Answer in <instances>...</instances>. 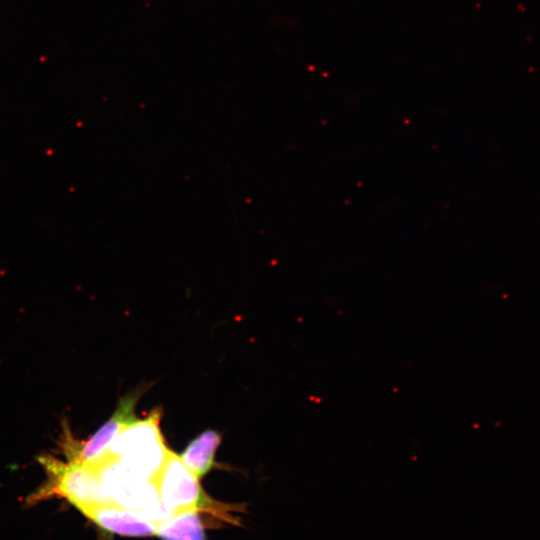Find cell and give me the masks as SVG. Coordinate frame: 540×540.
Masks as SVG:
<instances>
[{
    "label": "cell",
    "mask_w": 540,
    "mask_h": 540,
    "mask_svg": "<svg viewBox=\"0 0 540 540\" xmlns=\"http://www.w3.org/2000/svg\"><path fill=\"white\" fill-rule=\"evenodd\" d=\"M161 410H153L144 419H136L114 438L107 456L132 474L154 481L169 449L160 429Z\"/></svg>",
    "instance_id": "1"
},
{
    "label": "cell",
    "mask_w": 540,
    "mask_h": 540,
    "mask_svg": "<svg viewBox=\"0 0 540 540\" xmlns=\"http://www.w3.org/2000/svg\"><path fill=\"white\" fill-rule=\"evenodd\" d=\"M67 459L64 462L50 455L39 458L48 477L44 486L31 497L33 502L50 496H61L80 512L97 505L112 503L94 466Z\"/></svg>",
    "instance_id": "2"
},
{
    "label": "cell",
    "mask_w": 540,
    "mask_h": 540,
    "mask_svg": "<svg viewBox=\"0 0 540 540\" xmlns=\"http://www.w3.org/2000/svg\"><path fill=\"white\" fill-rule=\"evenodd\" d=\"M89 465L97 469L112 503L143 511L156 522L162 504L153 481L132 474L109 456Z\"/></svg>",
    "instance_id": "3"
},
{
    "label": "cell",
    "mask_w": 540,
    "mask_h": 540,
    "mask_svg": "<svg viewBox=\"0 0 540 540\" xmlns=\"http://www.w3.org/2000/svg\"><path fill=\"white\" fill-rule=\"evenodd\" d=\"M200 478L169 450L154 479L160 502L173 513L191 509H209L213 503L205 494Z\"/></svg>",
    "instance_id": "4"
},
{
    "label": "cell",
    "mask_w": 540,
    "mask_h": 540,
    "mask_svg": "<svg viewBox=\"0 0 540 540\" xmlns=\"http://www.w3.org/2000/svg\"><path fill=\"white\" fill-rule=\"evenodd\" d=\"M142 392L136 390L121 398L113 415L88 440L77 442L67 431L63 444L67 458L87 464L102 460L114 438L137 419L134 411Z\"/></svg>",
    "instance_id": "5"
},
{
    "label": "cell",
    "mask_w": 540,
    "mask_h": 540,
    "mask_svg": "<svg viewBox=\"0 0 540 540\" xmlns=\"http://www.w3.org/2000/svg\"><path fill=\"white\" fill-rule=\"evenodd\" d=\"M81 513L98 527L112 534L124 537L156 535L158 523L150 519L143 511L107 503L87 508Z\"/></svg>",
    "instance_id": "6"
},
{
    "label": "cell",
    "mask_w": 540,
    "mask_h": 540,
    "mask_svg": "<svg viewBox=\"0 0 540 540\" xmlns=\"http://www.w3.org/2000/svg\"><path fill=\"white\" fill-rule=\"evenodd\" d=\"M221 434L205 430L189 442L180 455L182 461L199 477L205 476L215 467V456L221 442Z\"/></svg>",
    "instance_id": "7"
},
{
    "label": "cell",
    "mask_w": 540,
    "mask_h": 540,
    "mask_svg": "<svg viewBox=\"0 0 540 540\" xmlns=\"http://www.w3.org/2000/svg\"><path fill=\"white\" fill-rule=\"evenodd\" d=\"M200 511L191 509L172 514L158 523L156 536L161 540H206Z\"/></svg>",
    "instance_id": "8"
}]
</instances>
